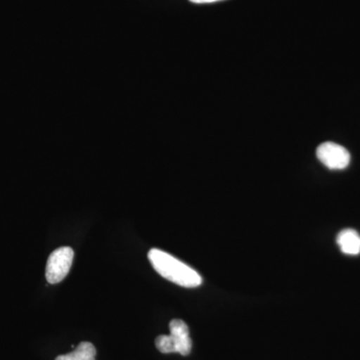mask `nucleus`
Returning a JSON list of instances; mask_svg holds the SVG:
<instances>
[{
  "mask_svg": "<svg viewBox=\"0 0 360 360\" xmlns=\"http://www.w3.org/2000/svg\"><path fill=\"white\" fill-rule=\"evenodd\" d=\"M75 252L71 248L63 246L54 250L46 262L45 277L51 284L60 283L68 276L72 265Z\"/></svg>",
  "mask_w": 360,
  "mask_h": 360,
  "instance_id": "obj_2",
  "label": "nucleus"
},
{
  "mask_svg": "<svg viewBox=\"0 0 360 360\" xmlns=\"http://www.w3.org/2000/svg\"><path fill=\"white\" fill-rule=\"evenodd\" d=\"M96 349L90 342H82L75 350L68 354L59 355L56 360H96Z\"/></svg>",
  "mask_w": 360,
  "mask_h": 360,
  "instance_id": "obj_6",
  "label": "nucleus"
},
{
  "mask_svg": "<svg viewBox=\"0 0 360 360\" xmlns=\"http://www.w3.org/2000/svg\"><path fill=\"white\" fill-rule=\"evenodd\" d=\"M156 348L161 354H175L174 342L170 335H160L155 340Z\"/></svg>",
  "mask_w": 360,
  "mask_h": 360,
  "instance_id": "obj_7",
  "label": "nucleus"
},
{
  "mask_svg": "<svg viewBox=\"0 0 360 360\" xmlns=\"http://www.w3.org/2000/svg\"><path fill=\"white\" fill-rule=\"evenodd\" d=\"M316 156L329 169H345L350 162V155L347 149L335 142L321 143L316 149Z\"/></svg>",
  "mask_w": 360,
  "mask_h": 360,
  "instance_id": "obj_3",
  "label": "nucleus"
},
{
  "mask_svg": "<svg viewBox=\"0 0 360 360\" xmlns=\"http://www.w3.org/2000/svg\"><path fill=\"white\" fill-rule=\"evenodd\" d=\"M193 4H213V2L220 1V0H189Z\"/></svg>",
  "mask_w": 360,
  "mask_h": 360,
  "instance_id": "obj_8",
  "label": "nucleus"
},
{
  "mask_svg": "<svg viewBox=\"0 0 360 360\" xmlns=\"http://www.w3.org/2000/svg\"><path fill=\"white\" fill-rule=\"evenodd\" d=\"M148 258L158 274L177 285L193 288L202 283L198 271L165 251L153 248L148 252Z\"/></svg>",
  "mask_w": 360,
  "mask_h": 360,
  "instance_id": "obj_1",
  "label": "nucleus"
},
{
  "mask_svg": "<svg viewBox=\"0 0 360 360\" xmlns=\"http://www.w3.org/2000/svg\"><path fill=\"white\" fill-rule=\"evenodd\" d=\"M338 245L345 255H359L360 236L354 229H345L338 234Z\"/></svg>",
  "mask_w": 360,
  "mask_h": 360,
  "instance_id": "obj_5",
  "label": "nucleus"
},
{
  "mask_svg": "<svg viewBox=\"0 0 360 360\" xmlns=\"http://www.w3.org/2000/svg\"><path fill=\"white\" fill-rule=\"evenodd\" d=\"M170 338L174 342L175 354L188 355L193 348V341L189 335L187 324L180 319H174L169 323Z\"/></svg>",
  "mask_w": 360,
  "mask_h": 360,
  "instance_id": "obj_4",
  "label": "nucleus"
}]
</instances>
